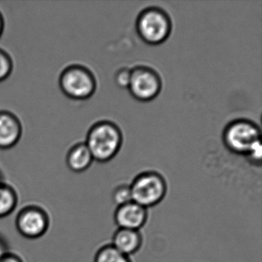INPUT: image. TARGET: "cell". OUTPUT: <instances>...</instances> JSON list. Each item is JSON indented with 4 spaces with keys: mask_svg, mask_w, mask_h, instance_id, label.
Masks as SVG:
<instances>
[{
    "mask_svg": "<svg viewBox=\"0 0 262 262\" xmlns=\"http://www.w3.org/2000/svg\"><path fill=\"white\" fill-rule=\"evenodd\" d=\"M4 27H5V22H4V16L2 13H0V38L4 33Z\"/></svg>",
    "mask_w": 262,
    "mask_h": 262,
    "instance_id": "ac0fdd59",
    "label": "cell"
},
{
    "mask_svg": "<svg viewBox=\"0 0 262 262\" xmlns=\"http://www.w3.org/2000/svg\"><path fill=\"white\" fill-rule=\"evenodd\" d=\"M6 254L5 250H4V247L3 246L2 244L0 243V258Z\"/></svg>",
    "mask_w": 262,
    "mask_h": 262,
    "instance_id": "d6986e66",
    "label": "cell"
},
{
    "mask_svg": "<svg viewBox=\"0 0 262 262\" xmlns=\"http://www.w3.org/2000/svg\"><path fill=\"white\" fill-rule=\"evenodd\" d=\"M136 29L139 37L151 46L165 42L171 35L172 22L168 13L161 7H148L138 15Z\"/></svg>",
    "mask_w": 262,
    "mask_h": 262,
    "instance_id": "3957f363",
    "label": "cell"
},
{
    "mask_svg": "<svg viewBox=\"0 0 262 262\" xmlns=\"http://www.w3.org/2000/svg\"><path fill=\"white\" fill-rule=\"evenodd\" d=\"M147 219L148 209L133 201L118 206L114 213V221L119 228L139 231Z\"/></svg>",
    "mask_w": 262,
    "mask_h": 262,
    "instance_id": "ba28073f",
    "label": "cell"
},
{
    "mask_svg": "<svg viewBox=\"0 0 262 262\" xmlns=\"http://www.w3.org/2000/svg\"><path fill=\"white\" fill-rule=\"evenodd\" d=\"M16 225L19 232L24 237L38 238L43 235L48 229V216L41 208L27 207L18 214Z\"/></svg>",
    "mask_w": 262,
    "mask_h": 262,
    "instance_id": "52a82bcc",
    "label": "cell"
},
{
    "mask_svg": "<svg viewBox=\"0 0 262 262\" xmlns=\"http://www.w3.org/2000/svg\"><path fill=\"white\" fill-rule=\"evenodd\" d=\"M113 200L117 207L132 202L133 197L130 185L121 184L116 186L113 191Z\"/></svg>",
    "mask_w": 262,
    "mask_h": 262,
    "instance_id": "5bb4252c",
    "label": "cell"
},
{
    "mask_svg": "<svg viewBox=\"0 0 262 262\" xmlns=\"http://www.w3.org/2000/svg\"><path fill=\"white\" fill-rule=\"evenodd\" d=\"M142 242V234L138 230L118 228L113 234L112 245L118 251L129 257L139 251Z\"/></svg>",
    "mask_w": 262,
    "mask_h": 262,
    "instance_id": "30bf717a",
    "label": "cell"
},
{
    "mask_svg": "<svg viewBox=\"0 0 262 262\" xmlns=\"http://www.w3.org/2000/svg\"><path fill=\"white\" fill-rule=\"evenodd\" d=\"M59 85L63 94L73 100L90 99L97 88L96 76L84 66H69L61 73Z\"/></svg>",
    "mask_w": 262,
    "mask_h": 262,
    "instance_id": "277c9868",
    "label": "cell"
},
{
    "mask_svg": "<svg viewBox=\"0 0 262 262\" xmlns=\"http://www.w3.org/2000/svg\"><path fill=\"white\" fill-rule=\"evenodd\" d=\"M162 81L156 70L147 66L132 69L128 90L132 96L140 102H150L162 91Z\"/></svg>",
    "mask_w": 262,
    "mask_h": 262,
    "instance_id": "8992f818",
    "label": "cell"
},
{
    "mask_svg": "<svg viewBox=\"0 0 262 262\" xmlns=\"http://www.w3.org/2000/svg\"><path fill=\"white\" fill-rule=\"evenodd\" d=\"M122 142L120 128L111 121L102 120L90 128L85 143L94 160L107 162L119 153Z\"/></svg>",
    "mask_w": 262,
    "mask_h": 262,
    "instance_id": "7a4b0ae2",
    "label": "cell"
},
{
    "mask_svg": "<svg viewBox=\"0 0 262 262\" xmlns=\"http://www.w3.org/2000/svg\"><path fill=\"white\" fill-rule=\"evenodd\" d=\"M22 135V124L17 116L10 112L0 111V149L13 148Z\"/></svg>",
    "mask_w": 262,
    "mask_h": 262,
    "instance_id": "9c48e42d",
    "label": "cell"
},
{
    "mask_svg": "<svg viewBox=\"0 0 262 262\" xmlns=\"http://www.w3.org/2000/svg\"><path fill=\"white\" fill-rule=\"evenodd\" d=\"M222 140L233 154L245 156L254 163L260 162V130L252 121L238 119L229 122L224 129Z\"/></svg>",
    "mask_w": 262,
    "mask_h": 262,
    "instance_id": "6da1fadb",
    "label": "cell"
},
{
    "mask_svg": "<svg viewBox=\"0 0 262 262\" xmlns=\"http://www.w3.org/2000/svg\"><path fill=\"white\" fill-rule=\"evenodd\" d=\"M132 69L123 67L119 69L115 74V82L118 86L122 89H128L131 79Z\"/></svg>",
    "mask_w": 262,
    "mask_h": 262,
    "instance_id": "2e32d148",
    "label": "cell"
},
{
    "mask_svg": "<svg viewBox=\"0 0 262 262\" xmlns=\"http://www.w3.org/2000/svg\"><path fill=\"white\" fill-rule=\"evenodd\" d=\"M130 188L133 202L148 209L159 205L165 199L168 185L160 173L145 171L135 178Z\"/></svg>",
    "mask_w": 262,
    "mask_h": 262,
    "instance_id": "5b68a950",
    "label": "cell"
},
{
    "mask_svg": "<svg viewBox=\"0 0 262 262\" xmlns=\"http://www.w3.org/2000/svg\"><path fill=\"white\" fill-rule=\"evenodd\" d=\"M93 161V156L84 142L72 147L67 156V166L74 172H83L91 166Z\"/></svg>",
    "mask_w": 262,
    "mask_h": 262,
    "instance_id": "8fae6325",
    "label": "cell"
},
{
    "mask_svg": "<svg viewBox=\"0 0 262 262\" xmlns=\"http://www.w3.org/2000/svg\"><path fill=\"white\" fill-rule=\"evenodd\" d=\"M17 205V196L14 190L5 184L0 183V217L9 215Z\"/></svg>",
    "mask_w": 262,
    "mask_h": 262,
    "instance_id": "7c38bea8",
    "label": "cell"
},
{
    "mask_svg": "<svg viewBox=\"0 0 262 262\" xmlns=\"http://www.w3.org/2000/svg\"><path fill=\"white\" fill-rule=\"evenodd\" d=\"M13 70V62L11 56L0 49V82L8 79Z\"/></svg>",
    "mask_w": 262,
    "mask_h": 262,
    "instance_id": "9a60e30c",
    "label": "cell"
},
{
    "mask_svg": "<svg viewBox=\"0 0 262 262\" xmlns=\"http://www.w3.org/2000/svg\"><path fill=\"white\" fill-rule=\"evenodd\" d=\"M0 262H23V260L18 256L15 255V254L6 253L0 258Z\"/></svg>",
    "mask_w": 262,
    "mask_h": 262,
    "instance_id": "e0dca14e",
    "label": "cell"
},
{
    "mask_svg": "<svg viewBox=\"0 0 262 262\" xmlns=\"http://www.w3.org/2000/svg\"><path fill=\"white\" fill-rule=\"evenodd\" d=\"M94 262H133L130 257L118 251L112 245L99 248L95 256Z\"/></svg>",
    "mask_w": 262,
    "mask_h": 262,
    "instance_id": "4fadbf2b",
    "label": "cell"
}]
</instances>
